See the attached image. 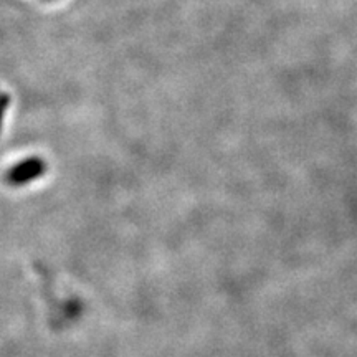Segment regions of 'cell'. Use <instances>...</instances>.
I'll list each match as a JSON object with an SVG mask.
<instances>
[{"label":"cell","instance_id":"1","mask_svg":"<svg viewBox=\"0 0 357 357\" xmlns=\"http://www.w3.org/2000/svg\"><path fill=\"white\" fill-rule=\"evenodd\" d=\"M45 171H47V164H45L43 159L30 158V159L22 160V162L17 164V166L8 169L6 181L10 185L19 187L24 184H29V182L35 181V178L42 177Z\"/></svg>","mask_w":357,"mask_h":357},{"label":"cell","instance_id":"2","mask_svg":"<svg viewBox=\"0 0 357 357\" xmlns=\"http://www.w3.org/2000/svg\"><path fill=\"white\" fill-rule=\"evenodd\" d=\"M8 105H10V96L6 95V93H0V131H2L3 118H6Z\"/></svg>","mask_w":357,"mask_h":357}]
</instances>
